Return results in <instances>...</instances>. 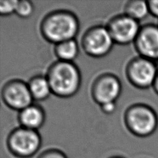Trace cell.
<instances>
[{
  "label": "cell",
  "mask_w": 158,
  "mask_h": 158,
  "mask_svg": "<svg viewBox=\"0 0 158 158\" xmlns=\"http://www.w3.org/2000/svg\"><path fill=\"white\" fill-rule=\"evenodd\" d=\"M40 29L44 39L56 45L74 40L79 32L80 24L77 16L71 11L58 10L44 16Z\"/></svg>",
  "instance_id": "obj_1"
},
{
  "label": "cell",
  "mask_w": 158,
  "mask_h": 158,
  "mask_svg": "<svg viewBox=\"0 0 158 158\" xmlns=\"http://www.w3.org/2000/svg\"><path fill=\"white\" fill-rule=\"evenodd\" d=\"M52 94L60 98H70L78 92L81 74L74 63L58 60L52 64L46 75Z\"/></svg>",
  "instance_id": "obj_2"
},
{
  "label": "cell",
  "mask_w": 158,
  "mask_h": 158,
  "mask_svg": "<svg viewBox=\"0 0 158 158\" xmlns=\"http://www.w3.org/2000/svg\"><path fill=\"white\" fill-rule=\"evenodd\" d=\"M124 122L132 135L139 137H148L156 131L158 118L153 108L146 104L132 105L124 114Z\"/></svg>",
  "instance_id": "obj_3"
},
{
  "label": "cell",
  "mask_w": 158,
  "mask_h": 158,
  "mask_svg": "<svg viewBox=\"0 0 158 158\" xmlns=\"http://www.w3.org/2000/svg\"><path fill=\"white\" fill-rule=\"evenodd\" d=\"M7 148L13 156L29 158L38 153L42 138L37 131L19 127L10 132L6 140Z\"/></svg>",
  "instance_id": "obj_4"
},
{
  "label": "cell",
  "mask_w": 158,
  "mask_h": 158,
  "mask_svg": "<svg viewBox=\"0 0 158 158\" xmlns=\"http://www.w3.org/2000/svg\"><path fill=\"white\" fill-rule=\"evenodd\" d=\"M114 41L106 27L98 25L87 29L81 39V47L90 57L103 58L111 52Z\"/></svg>",
  "instance_id": "obj_5"
},
{
  "label": "cell",
  "mask_w": 158,
  "mask_h": 158,
  "mask_svg": "<svg viewBox=\"0 0 158 158\" xmlns=\"http://www.w3.org/2000/svg\"><path fill=\"white\" fill-rule=\"evenodd\" d=\"M157 73L153 60L142 56L132 59L126 68V75L130 83L142 89L153 87Z\"/></svg>",
  "instance_id": "obj_6"
},
{
  "label": "cell",
  "mask_w": 158,
  "mask_h": 158,
  "mask_svg": "<svg viewBox=\"0 0 158 158\" xmlns=\"http://www.w3.org/2000/svg\"><path fill=\"white\" fill-rule=\"evenodd\" d=\"M106 27L114 43L119 45L134 43L142 28L139 22L126 14L114 16Z\"/></svg>",
  "instance_id": "obj_7"
},
{
  "label": "cell",
  "mask_w": 158,
  "mask_h": 158,
  "mask_svg": "<svg viewBox=\"0 0 158 158\" xmlns=\"http://www.w3.org/2000/svg\"><path fill=\"white\" fill-rule=\"evenodd\" d=\"M2 98L8 108L19 112L32 105L33 101L28 84L19 79L10 80L4 84Z\"/></svg>",
  "instance_id": "obj_8"
},
{
  "label": "cell",
  "mask_w": 158,
  "mask_h": 158,
  "mask_svg": "<svg viewBox=\"0 0 158 158\" xmlns=\"http://www.w3.org/2000/svg\"><path fill=\"white\" fill-rule=\"evenodd\" d=\"M122 90L121 81L112 74H101L92 84L91 94L93 100L99 106L116 102Z\"/></svg>",
  "instance_id": "obj_9"
},
{
  "label": "cell",
  "mask_w": 158,
  "mask_h": 158,
  "mask_svg": "<svg viewBox=\"0 0 158 158\" xmlns=\"http://www.w3.org/2000/svg\"><path fill=\"white\" fill-rule=\"evenodd\" d=\"M134 45L139 56L158 60V27L153 24L142 27Z\"/></svg>",
  "instance_id": "obj_10"
},
{
  "label": "cell",
  "mask_w": 158,
  "mask_h": 158,
  "mask_svg": "<svg viewBox=\"0 0 158 158\" xmlns=\"http://www.w3.org/2000/svg\"><path fill=\"white\" fill-rule=\"evenodd\" d=\"M18 120L22 127L37 131L45 122V112L40 106L32 104L19 112Z\"/></svg>",
  "instance_id": "obj_11"
},
{
  "label": "cell",
  "mask_w": 158,
  "mask_h": 158,
  "mask_svg": "<svg viewBox=\"0 0 158 158\" xmlns=\"http://www.w3.org/2000/svg\"><path fill=\"white\" fill-rule=\"evenodd\" d=\"M27 84L33 100L45 101L52 94L49 81L44 76L38 75L33 77Z\"/></svg>",
  "instance_id": "obj_12"
},
{
  "label": "cell",
  "mask_w": 158,
  "mask_h": 158,
  "mask_svg": "<svg viewBox=\"0 0 158 158\" xmlns=\"http://www.w3.org/2000/svg\"><path fill=\"white\" fill-rule=\"evenodd\" d=\"M55 55L58 60L73 63L79 54V46L76 40L61 42L55 45Z\"/></svg>",
  "instance_id": "obj_13"
},
{
  "label": "cell",
  "mask_w": 158,
  "mask_h": 158,
  "mask_svg": "<svg viewBox=\"0 0 158 158\" xmlns=\"http://www.w3.org/2000/svg\"><path fill=\"white\" fill-rule=\"evenodd\" d=\"M150 13L148 2L142 0H132L126 3L124 8L126 14L137 22L144 19Z\"/></svg>",
  "instance_id": "obj_14"
},
{
  "label": "cell",
  "mask_w": 158,
  "mask_h": 158,
  "mask_svg": "<svg viewBox=\"0 0 158 158\" xmlns=\"http://www.w3.org/2000/svg\"><path fill=\"white\" fill-rule=\"evenodd\" d=\"M34 12V5L29 0L19 1L15 13L21 18H29Z\"/></svg>",
  "instance_id": "obj_15"
},
{
  "label": "cell",
  "mask_w": 158,
  "mask_h": 158,
  "mask_svg": "<svg viewBox=\"0 0 158 158\" xmlns=\"http://www.w3.org/2000/svg\"><path fill=\"white\" fill-rule=\"evenodd\" d=\"M18 0H2L0 1V14L2 16H8L15 13Z\"/></svg>",
  "instance_id": "obj_16"
},
{
  "label": "cell",
  "mask_w": 158,
  "mask_h": 158,
  "mask_svg": "<svg viewBox=\"0 0 158 158\" xmlns=\"http://www.w3.org/2000/svg\"><path fill=\"white\" fill-rule=\"evenodd\" d=\"M38 158H67L66 154L56 148H50L39 155Z\"/></svg>",
  "instance_id": "obj_17"
},
{
  "label": "cell",
  "mask_w": 158,
  "mask_h": 158,
  "mask_svg": "<svg viewBox=\"0 0 158 158\" xmlns=\"http://www.w3.org/2000/svg\"><path fill=\"white\" fill-rule=\"evenodd\" d=\"M101 111L106 114H111L114 113L117 109L116 102H110L100 106Z\"/></svg>",
  "instance_id": "obj_18"
},
{
  "label": "cell",
  "mask_w": 158,
  "mask_h": 158,
  "mask_svg": "<svg viewBox=\"0 0 158 158\" xmlns=\"http://www.w3.org/2000/svg\"><path fill=\"white\" fill-rule=\"evenodd\" d=\"M148 4L150 13L156 18H158V0L148 1Z\"/></svg>",
  "instance_id": "obj_19"
},
{
  "label": "cell",
  "mask_w": 158,
  "mask_h": 158,
  "mask_svg": "<svg viewBox=\"0 0 158 158\" xmlns=\"http://www.w3.org/2000/svg\"><path fill=\"white\" fill-rule=\"evenodd\" d=\"M153 89L155 90V92H156L157 94H158V73H157V75L156 77V80H155V82L153 83Z\"/></svg>",
  "instance_id": "obj_20"
},
{
  "label": "cell",
  "mask_w": 158,
  "mask_h": 158,
  "mask_svg": "<svg viewBox=\"0 0 158 158\" xmlns=\"http://www.w3.org/2000/svg\"><path fill=\"white\" fill-rule=\"evenodd\" d=\"M109 158H123V157H118V156H113V157H109Z\"/></svg>",
  "instance_id": "obj_21"
},
{
  "label": "cell",
  "mask_w": 158,
  "mask_h": 158,
  "mask_svg": "<svg viewBox=\"0 0 158 158\" xmlns=\"http://www.w3.org/2000/svg\"></svg>",
  "instance_id": "obj_22"
}]
</instances>
